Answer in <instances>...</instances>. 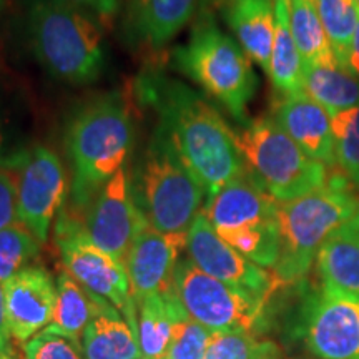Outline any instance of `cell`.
<instances>
[{
	"label": "cell",
	"instance_id": "obj_3",
	"mask_svg": "<svg viewBox=\"0 0 359 359\" xmlns=\"http://www.w3.org/2000/svg\"><path fill=\"white\" fill-rule=\"evenodd\" d=\"M25 25L35 58L53 79L82 85L102 77L107 45L95 17L67 0H30Z\"/></svg>",
	"mask_w": 359,
	"mask_h": 359
},
{
	"label": "cell",
	"instance_id": "obj_31",
	"mask_svg": "<svg viewBox=\"0 0 359 359\" xmlns=\"http://www.w3.org/2000/svg\"><path fill=\"white\" fill-rule=\"evenodd\" d=\"M212 331L206 330L200 323L185 316L175 327L165 359H205Z\"/></svg>",
	"mask_w": 359,
	"mask_h": 359
},
{
	"label": "cell",
	"instance_id": "obj_30",
	"mask_svg": "<svg viewBox=\"0 0 359 359\" xmlns=\"http://www.w3.org/2000/svg\"><path fill=\"white\" fill-rule=\"evenodd\" d=\"M40 241L25 224L13 223L0 230V283H6L22 269L34 266L40 255Z\"/></svg>",
	"mask_w": 359,
	"mask_h": 359
},
{
	"label": "cell",
	"instance_id": "obj_35",
	"mask_svg": "<svg viewBox=\"0 0 359 359\" xmlns=\"http://www.w3.org/2000/svg\"><path fill=\"white\" fill-rule=\"evenodd\" d=\"M25 151L27 150H22V148L8 147L6 123H4L2 116H0V168H7L11 172H15L20 160L24 158Z\"/></svg>",
	"mask_w": 359,
	"mask_h": 359
},
{
	"label": "cell",
	"instance_id": "obj_39",
	"mask_svg": "<svg viewBox=\"0 0 359 359\" xmlns=\"http://www.w3.org/2000/svg\"><path fill=\"white\" fill-rule=\"evenodd\" d=\"M0 359H19V358L12 356L11 353H4V354H0Z\"/></svg>",
	"mask_w": 359,
	"mask_h": 359
},
{
	"label": "cell",
	"instance_id": "obj_42",
	"mask_svg": "<svg viewBox=\"0 0 359 359\" xmlns=\"http://www.w3.org/2000/svg\"><path fill=\"white\" fill-rule=\"evenodd\" d=\"M356 2H358V4H359V0H356Z\"/></svg>",
	"mask_w": 359,
	"mask_h": 359
},
{
	"label": "cell",
	"instance_id": "obj_8",
	"mask_svg": "<svg viewBox=\"0 0 359 359\" xmlns=\"http://www.w3.org/2000/svg\"><path fill=\"white\" fill-rule=\"evenodd\" d=\"M203 215L222 240L264 269L280 258L278 201L248 173L241 175L206 200Z\"/></svg>",
	"mask_w": 359,
	"mask_h": 359
},
{
	"label": "cell",
	"instance_id": "obj_16",
	"mask_svg": "<svg viewBox=\"0 0 359 359\" xmlns=\"http://www.w3.org/2000/svg\"><path fill=\"white\" fill-rule=\"evenodd\" d=\"M7 325L17 343H27L50 325L57 306V283L42 266H29L4 283Z\"/></svg>",
	"mask_w": 359,
	"mask_h": 359
},
{
	"label": "cell",
	"instance_id": "obj_23",
	"mask_svg": "<svg viewBox=\"0 0 359 359\" xmlns=\"http://www.w3.org/2000/svg\"><path fill=\"white\" fill-rule=\"evenodd\" d=\"M275 40L266 75L281 97L304 92V65L290 27V0H275Z\"/></svg>",
	"mask_w": 359,
	"mask_h": 359
},
{
	"label": "cell",
	"instance_id": "obj_41",
	"mask_svg": "<svg viewBox=\"0 0 359 359\" xmlns=\"http://www.w3.org/2000/svg\"><path fill=\"white\" fill-rule=\"evenodd\" d=\"M138 359H151V358H145V356H143V358H138Z\"/></svg>",
	"mask_w": 359,
	"mask_h": 359
},
{
	"label": "cell",
	"instance_id": "obj_38",
	"mask_svg": "<svg viewBox=\"0 0 359 359\" xmlns=\"http://www.w3.org/2000/svg\"><path fill=\"white\" fill-rule=\"evenodd\" d=\"M235 0H200V8L203 13H212L213 8H223Z\"/></svg>",
	"mask_w": 359,
	"mask_h": 359
},
{
	"label": "cell",
	"instance_id": "obj_34",
	"mask_svg": "<svg viewBox=\"0 0 359 359\" xmlns=\"http://www.w3.org/2000/svg\"><path fill=\"white\" fill-rule=\"evenodd\" d=\"M72 6L82 8L97 20L110 22L122 11L125 0H67Z\"/></svg>",
	"mask_w": 359,
	"mask_h": 359
},
{
	"label": "cell",
	"instance_id": "obj_2",
	"mask_svg": "<svg viewBox=\"0 0 359 359\" xmlns=\"http://www.w3.org/2000/svg\"><path fill=\"white\" fill-rule=\"evenodd\" d=\"M133 135L128 105L116 93L95 98L70 120L65 150L70 163L69 195L75 217H83L98 191L125 168Z\"/></svg>",
	"mask_w": 359,
	"mask_h": 359
},
{
	"label": "cell",
	"instance_id": "obj_6",
	"mask_svg": "<svg viewBox=\"0 0 359 359\" xmlns=\"http://www.w3.org/2000/svg\"><path fill=\"white\" fill-rule=\"evenodd\" d=\"M132 195L147 222L161 233H188L206 203L200 182L155 127L130 177Z\"/></svg>",
	"mask_w": 359,
	"mask_h": 359
},
{
	"label": "cell",
	"instance_id": "obj_13",
	"mask_svg": "<svg viewBox=\"0 0 359 359\" xmlns=\"http://www.w3.org/2000/svg\"><path fill=\"white\" fill-rule=\"evenodd\" d=\"M304 341L318 359H359V299L323 285L308 303Z\"/></svg>",
	"mask_w": 359,
	"mask_h": 359
},
{
	"label": "cell",
	"instance_id": "obj_10",
	"mask_svg": "<svg viewBox=\"0 0 359 359\" xmlns=\"http://www.w3.org/2000/svg\"><path fill=\"white\" fill-rule=\"evenodd\" d=\"M173 286L188 316L212 333L253 331L268 303L206 275L190 258L178 262Z\"/></svg>",
	"mask_w": 359,
	"mask_h": 359
},
{
	"label": "cell",
	"instance_id": "obj_4",
	"mask_svg": "<svg viewBox=\"0 0 359 359\" xmlns=\"http://www.w3.org/2000/svg\"><path fill=\"white\" fill-rule=\"evenodd\" d=\"M358 212L359 198L339 170L320 190L278 203L280 258L273 268L278 285L303 281L323 243Z\"/></svg>",
	"mask_w": 359,
	"mask_h": 359
},
{
	"label": "cell",
	"instance_id": "obj_12",
	"mask_svg": "<svg viewBox=\"0 0 359 359\" xmlns=\"http://www.w3.org/2000/svg\"><path fill=\"white\" fill-rule=\"evenodd\" d=\"M188 258L206 275L259 299H269L273 291L280 288L276 278L222 240L213 230L208 218L201 212L188 230Z\"/></svg>",
	"mask_w": 359,
	"mask_h": 359
},
{
	"label": "cell",
	"instance_id": "obj_17",
	"mask_svg": "<svg viewBox=\"0 0 359 359\" xmlns=\"http://www.w3.org/2000/svg\"><path fill=\"white\" fill-rule=\"evenodd\" d=\"M273 118L302 150L326 167H334V137L331 115L306 93L281 97Z\"/></svg>",
	"mask_w": 359,
	"mask_h": 359
},
{
	"label": "cell",
	"instance_id": "obj_5",
	"mask_svg": "<svg viewBox=\"0 0 359 359\" xmlns=\"http://www.w3.org/2000/svg\"><path fill=\"white\" fill-rule=\"evenodd\" d=\"M172 64L180 74L203 88L233 118L246 123V110L258 88V77L243 48L203 13L190 37L173 50Z\"/></svg>",
	"mask_w": 359,
	"mask_h": 359
},
{
	"label": "cell",
	"instance_id": "obj_19",
	"mask_svg": "<svg viewBox=\"0 0 359 359\" xmlns=\"http://www.w3.org/2000/svg\"><path fill=\"white\" fill-rule=\"evenodd\" d=\"M235 40L253 64L268 72L275 40V0H235L223 7Z\"/></svg>",
	"mask_w": 359,
	"mask_h": 359
},
{
	"label": "cell",
	"instance_id": "obj_32",
	"mask_svg": "<svg viewBox=\"0 0 359 359\" xmlns=\"http://www.w3.org/2000/svg\"><path fill=\"white\" fill-rule=\"evenodd\" d=\"M25 359H85L82 344L43 330L24 344Z\"/></svg>",
	"mask_w": 359,
	"mask_h": 359
},
{
	"label": "cell",
	"instance_id": "obj_24",
	"mask_svg": "<svg viewBox=\"0 0 359 359\" xmlns=\"http://www.w3.org/2000/svg\"><path fill=\"white\" fill-rule=\"evenodd\" d=\"M304 93L330 115L359 105V77L338 60L304 67Z\"/></svg>",
	"mask_w": 359,
	"mask_h": 359
},
{
	"label": "cell",
	"instance_id": "obj_11",
	"mask_svg": "<svg viewBox=\"0 0 359 359\" xmlns=\"http://www.w3.org/2000/svg\"><path fill=\"white\" fill-rule=\"evenodd\" d=\"M19 193V222L37 238L47 243L53 219L64 208L67 173L55 151L47 147L27 150L15 168Z\"/></svg>",
	"mask_w": 359,
	"mask_h": 359
},
{
	"label": "cell",
	"instance_id": "obj_36",
	"mask_svg": "<svg viewBox=\"0 0 359 359\" xmlns=\"http://www.w3.org/2000/svg\"><path fill=\"white\" fill-rule=\"evenodd\" d=\"M11 330L7 325V314H6V302H4V286L0 283V354L8 353L11 348Z\"/></svg>",
	"mask_w": 359,
	"mask_h": 359
},
{
	"label": "cell",
	"instance_id": "obj_22",
	"mask_svg": "<svg viewBox=\"0 0 359 359\" xmlns=\"http://www.w3.org/2000/svg\"><path fill=\"white\" fill-rule=\"evenodd\" d=\"M138 343L142 354L151 359L167 358L175 327L188 316L177 291L170 288L165 293L151 294L137 303Z\"/></svg>",
	"mask_w": 359,
	"mask_h": 359
},
{
	"label": "cell",
	"instance_id": "obj_20",
	"mask_svg": "<svg viewBox=\"0 0 359 359\" xmlns=\"http://www.w3.org/2000/svg\"><path fill=\"white\" fill-rule=\"evenodd\" d=\"M316 262L323 285L359 299V212L323 243Z\"/></svg>",
	"mask_w": 359,
	"mask_h": 359
},
{
	"label": "cell",
	"instance_id": "obj_1",
	"mask_svg": "<svg viewBox=\"0 0 359 359\" xmlns=\"http://www.w3.org/2000/svg\"><path fill=\"white\" fill-rule=\"evenodd\" d=\"M140 102L155 111L160 130L200 182L206 200L246 173L236 135L201 93L160 70L143 72Z\"/></svg>",
	"mask_w": 359,
	"mask_h": 359
},
{
	"label": "cell",
	"instance_id": "obj_14",
	"mask_svg": "<svg viewBox=\"0 0 359 359\" xmlns=\"http://www.w3.org/2000/svg\"><path fill=\"white\" fill-rule=\"evenodd\" d=\"M145 223L147 218L133 200L125 168L98 191L83 215L85 230L93 243L123 264L135 235Z\"/></svg>",
	"mask_w": 359,
	"mask_h": 359
},
{
	"label": "cell",
	"instance_id": "obj_28",
	"mask_svg": "<svg viewBox=\"0 0 359 359\" xmlns=\"http://www.w3.org/2000/svg\"><path fill=\"white\" fill-rule=\"evenodd\" d=\"M205 359H283L275 341L258 338L255 331L212 333Z\"/></svg>",
	"mask_w": 359,
	"mask_h": 359
},
{
	"label": "cell",
	"instance_id": "obj_9",
	"mask_svg": "<svg viewBox=\"0 0 359 359\" xmlns=\"http://www.w3.org/2000/svg\"><path fill=\"white\" fill-rule=\"evenodd\" d=\"M55 245L65 271L83 288L114 304L138 334V309L125 264L93 243L83 219L67 210L58 213Z\"/></svg>",
	"mask_w": 359,
	"mask_h": 359
},
{
	"label": "cell",
	"instance_id": "obj_40",
	"mask_svg": "<svg viewBox=\"0 0 359 359\" xmlns=\"http://www.w3.org/2000/svg\"><path fill=\"white\" fill-rule=\"evenodd\" d=\"M4 2H6V0H0V11H2V7H4Z\"/></svg>",
	"mask_w": 359,
	"mask_h": 359
},
{
	"label": "cell",
	"instance_id": "obj_7",
	"mask_svg": "<svg viewBox=\"0 0 359 359\" xmlns=\"http://www.w3.org/2000/svg\"><path fill=\"white\" fill-rule=\"evenodd\" d=\"M235 135L246 173L278 203L299 198L327 183L326 165L304 154L273 116L250 120Z\"/></svg>",
	"mask_w": 359,
	"mask_h": 359
},
{
	"label": "cell",
	"instance_id": "obj_27",
	"mask_svg": "<svg viewBox=\"0 0 359 359\" xmlns=\"http://www.w3.org/2000/svg\"><path fill=\"white\" fill-rule=\"evenodd\" d=\"M325 27L331 48L339 64L348 67L354 32L359 22V4L356 0H314Z\"/></svg>",
	"mask_w": 359,
	"mask_h": 359
},
{
	"label": "cell",
	"instance_id": "obj_29",
	"mask_svg": "<svg viewBox=\"0 0 359 359\" xmlns=\"http://www.w3.org/2000/svg\"><path fill=\"white\" fill-rule=\"evenodd\" d=\"M334 137V167L354 190H359V105L331 115Z\"/></svg>",
	"mask_w": 359,
	"mask_h": 359
},
{
	"label": "cell",
	"instance_id": "obj_33",
	"mask_svg": "<svg viewBox=\"0 0 359 359\" xmlns=\"http://www.w3.org/2000/svg\"><path fill=\"white\" fill-rule=\"evenodd\" d=\"M19 223V193L15 172L0 168V230Z\"/></svg>",
	"mask_w": 359,
	"mask_h": 359
},
{
	"label": "cell",
	"instance_id": "obj_18",
	"mask_svg": "<svg viewBox=\"0 0 359 359\" xmlns=\"http://www.w3.org/2000/svg\"><path fill=\"white\" fill-rule=\"evenodd\" d=\"M200 0H132L127 12V35L150 48H161L193 19Z\"/></svg>",
	"mask_w": 359,
	"mask_h": 359
},
{
	"label": "cell",
	"instance_id": "obj_37",
	"mask_svg": "<svg viewBox=\"0 0 359 359\" xmlns=\"http://www.w3.org/2000/svg\"><path fill=\"white\" fill-rule=\"evenodd\" d=\"M348 69H351L354 74H356L359 77V22H358V27H356V32H354L351 50H349Z\"/></svg>",
	"mask_w": 359,
	"mask_h": 359
},
{
	"label": "cell",
	"instance_id": "obj_15",
	"mask_svg": "<svg viewBox=\"0 0 359 359\" xmlns=\"http://www.w3.org/2000/svg\"><path fill=\"white\" fill-rule=\"evenodd\" d=\"M188 233H161L145 223L130 246L127 268L135 303L173 288V273L180 251L187 248Z\"/></svg>",
	"mask_w": 359,
	"mask_h": 359
},
{
	"label": "cell",
	"instance_id": "obj_25",
	"mask_svg": "<svg viewBox=\"0 0 359 359\" xmlns=\"http://www.w3.org/2000/svg\"><path fill=\"white\" fill-rule=\"evenodd\" d=\"M57 306L53 320L45 330L65 336L82 344V334L93 320L103 298L83 288L77 280L64 271L57 276Z\"/></svg>",
	"mask_w": 359,
	"mask_h": 359
},
{
	"label": "cell",
	"instance_id": "obj_26",
	"mask_svg": "<svg viewBox=\"0 0 359 359\" xmlns=\"http://www.w3.org/2000/svg\"><path fill=\"white\" fill-rule=\"evenodd\" d=\"M290 27L304 67L338 60L314 0H290Z\"/></svg>",
	"mask_w": 359,
	"mask_h": 359
},
{
	"label": "cell",
	"instance_id": "obj_21",
	"mask_svg": "<svg viewBox=\"0 0 359 359\" xmlns=\"http://www.w3.org/2000/svg\"><path fill=\"white\" fill-rule=\"evenodd\" d=\"M85 359H138L142 358L137 331L114 304L103 299L93 320L82 334Z\"/></svg>",
	"mask_w": 359,
	"mask_h": 359
}]
</instances>
